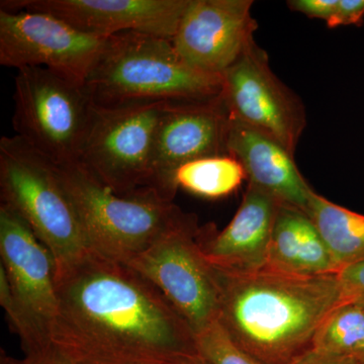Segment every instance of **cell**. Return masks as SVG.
I'll use <instances>...</instances> for the list:
<instances>
[{
    "label": "cell",
    "instance_id": "1",
    "mask_svg": "<svg viewBox=\"0 0 364 364\" xmlns=\"http://www.w3.org/2000/svg\"><path fill=\"white\" fill-rule=\"evenodd\" d=\"M52 364H184L200 355L186 321L147 277L88 249L55 272Z\"/></svg>",
    "mask_w": 364,
    "mask_h": 364
},
{
    "label": "cell",
    "instance_id": "2",
    "mask_svg": "<svg viewBox=\"0 0 364 364\" xmlns=\"http://www.w3.org/2000/svg\"><path fill=\"white\" fill-rule=\"evenodd\" d=\"M215 269L221 284L218 321L235 344L264 364H293L312 349L318 328L345 303L338 273Z\"/></svg>",
    "mask_w": 364,
    "mask_h": 364
},
{
    "label": "cell",
    "instance_id": "3",
    "mask_svg": "<svg viewBox=\"0 0 364 364\" xmlns=\"http://www.w3.org/2000/svg\"><path fill=\"white\" fill-rule=\"evenodd\" d=\"M222 75L203 73L179 56L173 43L148 33L109 37L85 88L91 102H202L220 97Z\"/></svg>",
    "mask_w": 364,
    "mask_h": 364
},
{
    "label": "cell",
    "instance_id": "4",
    "mask_svg": "<svg viewBox=\"0 0 364 364\" xmlns=\"http://www.w3.org/2000/svg\"><path fill=\"white\" fill-rule=\"evenodd\" d=\"M57 168L88 247L112 259L130 262L186 215L157 193L119 196L79 162Z\"/></svg>",
    "mask_w": 364,
    "mask_h": 364
},
{
    "label": "cell",
    "instance_id": "5",
    "mask_svg": "<svg viewBox=\"0 0 364 364\" xmlns=\"http://www.w3.org/2000/svg\"><path fill=\"white\" fill-rule=\"evenodd\" d=\"M0 196L52 254L55 272L90 249L57 165L16 135L0 139Z\"/></svg>",
    "mask_w": 364,
    "mask_h": 364
},
{
    "label": "cell",
    "instance_id": "6",
    "mask_svg": "<svg viewBox=\"0 0 364 364\" xmlns=\"http://www.w3.org/2000/svg\"><path fill=\"white\" fill-rule=\"evenodd\" d=\"M0 304L25 358L40 359L58 308L52 254L23 219L0 205Z\"/></svg>",
    "mask_w": 364,
    "mask_h": 364
},
{
    "label": "cell",
    "instance_id": "7",
    "mask_svg": "<svg viewBox=\"0 0 364 364\" xmlns=\"http://www.w3.org/2000/svg\"><path fill=\"white\" fill-rule=\"evenodd\" d=\"M167 104H92L78 162L119 196L159 195L153 186L152 154Z\"/></svg>",
    "mask_w": 364,
    "mask_h": 364
},
{
    "label": "cell",
    "instance_id": "8",
    "mask_svg": "<svg viewBox=\"0 0 364 364\" xmlns=\"http://www.w3.org/2000/svg\"><path fill=\"white\" fill-rule=\"evenodd\" d=\"M14 100L16 136L54 164L79 161L92 107L82 85L26 67L16 70Z\"/></svg>",
    "mask_w": 364,
    "mask_h": 364
},
{
    "label": "cell",
    "instance_id": "9",
    "mask_svg": "<svg viewBox=\"0 0 364 364\" xmlns=\"http://www.w3.org/2000/svg\"><path fill=\"white\" fill-rule=\"evenodd\" d=\"M200 228L186 214L147 250L127 264L152 282L200 334L219 318L221 284L200 246Z\"/></svg>",
    "mask_w": 364,
    "mask_h": 364
},
{
    "label": "cell",
    "instance_id": "10",
    "mask_svg": "<svg viewBox=\"0 0 364 364\" xmlns=\"http://www.w3.org/2000/svg\"><path fill=\"white\" fill-rule=\"evenodd\" d=\"M107 39L51 14L0 9V64L16 70L43 67L83 86Z\"/></svg>",
    "mask_w": 364,
    "mask_h": 364
},
{
    "label": "cell",
    "instance_id": "11",
    "mask_svg": "<svg viewBox=\"0 0 364 364\" xmlns=\"http://www.w3.org/2000/svg\"><path fill=\"white\" fill-rule=\"evenodd\" d=\"M223 102L230 117L248 124L296 154L306 126L305 105L270 68L257 43L222 74Z\"/></svg>",
    "mask_w": 364,
    "mask_h": 364
},
{
    "label": "cell",
    "instance_id": "12",
    "mask_svg": "<svg viewBox=\"0 0 364 364\" xmlns=\"http://www.w3.org/2000/svg\"><path fill=\"white\" fill-rule=\"evenodd\" d=\"M230 117L221 95L202 102H168L155 136L152 177L155 191L174 202V174L186 163L230 155Z\"/></svg>",
    "mask_w": 364,
    "mask_h": 364
},
{
    "label": "cell",
    "instance_id": "13",
    "mask_svg": "<svg viewBox=\"0 0 364 364\" xmlns=\"http://www.w3.org/2000/svg\"><path fill=\"white\" fill-rule=\"evenodd\" d=\"M252 0H191L172 38L179 56L203 73L222 75L255 42Z\"/></svg>",
    "mask_w": 364,
    "mask_h": 364
},
{
    "label": "cell",
    "instance_id": "14",
    "mask_svg": "<svg viewBox=\"0 0 364 364\" xmlns=\"http://www.w3.org/2000/svg\"><path fill=\"white\" fill-rule=\"evenodd\" d=\"M191 0H4L1 9L51 14L82 32L107 38L126 32L172 40Z\"/></svg>",
    "mask_w": 364,
    "mask_h": 364
},
{
    "label": "cell",
    "instance_id": "15",
    "mask_svg": "<svg viewBox=\"0 0 364 364\" xmlns=\"http://www.w3.org/2000/svg\"><path fill=\"white\" fill-rule=\"evenodd\" d=\"M280 203L248 183L240 207L223 231L200 229L198 239L208 262L224 272H249L265 268Z\"/></svg>",
    "mask_w": 364,
    "mask_h": 364
},
{
    "label": "cell",
    "instance_id": "16",
    "mask_svg": "<svg viewBox=\"0 0 364 364\" xmlns=\"http://www.w3.org/2000/svg\"><path fill=\"white\" fill-rule=\"evenodd\" d=\"M228 151L241 163L249 184L306 213L313 188L282 144L231 117Z\"/></svg>",
    "mask_w": 364,
    "mask_h": 364
},
{
    "label": "cell",
    "instance_id": "17",
    "mask_svg": "<svg viewBox=\"0 0 364 364\" xmlns=\"http://www.w3.org/2000/svg\"><path fill=\"white\" fill-rule=\"evenodd\" d=\"M265 268L312 277L338 273L311 218L284 203L277 210Z\"/></svg>",
    "mask_w": 364,
    "mask_h": 364
},
{
    "label": "cell",
    "instance_id": "18",
    "mask_svg": "<svg viewBox=\"0 0 364 364\" xmlns=\"http://www.w3.org/2000/svg\"><path fill=\"white\" fill-rule=\"evenodd\" d=\"M306 214L317 228L338 273L364 261V215L330 202L316 191Z\"/></svg>",
    "mask_w": 364,
    "mask_h": 364
},
{
    "label": "cell",
    "instance_id": "19",
    "mask_svg": "<svg viewBox=\"0 0 364 364\" xmlns=\"http://www.w3.org/2000/svg\"><path fill=\"white\" fill-rule=\"evenodd\" d=\"M244 181H247L245 170L232 155L195 160L182 165L174 174L177 188L207 200L232 195Z\"/></svg>",
    "mask_w": 364,
    "mask_h": 364
},
{
    "label": "cell",
    "instance_id": "20",
    "mask_svg": "<svg viewBox=\"0 0 364 364\" xmlns=\"http://www.w3.org/2000/svg\"><path fill=\"white\" fill-rule=\"evenodd\" d=\"M363 342L364 306L342 303L318 328L312 348L355 358Z\"/></svg>",
    "mask_w": 364,
    "mask_h": 364
},
{
    "label": "cell",
    "instance_id": "21",
    "mask_svg": "<svg viewBox=\"0 0 364 364\" xmlns=\"http://www.w3.org/2000/svg\"><path fill=\"white\" fill-rule=\"evenodd\" d=\"M196 349L207 364H264L234 343L219 321L196 335Z\"/></svg>",
    "mask_w": 364,
    "mask_h": 364
},
{
    "label": "cell",
    "instance_id": "22",
    "mask_svg": "<svg viewBox=\"0 0 364 364\" xmlns=\"http://www.w3.org/2000/svg\"><path fill=\"white\" fill-rule=\"evenodd\" d=\"M338 279L345 303L364 306V261L342 269Z\"/></svg>",
    "mask_w": 364,
    "mask_h": 364
},
{
    "label": "cell",
    "instance_id": "23",
    "mask_svg": "<svg viewBox=\"0 0 364 364\" xmlns=\"http://www.w3.org/2000/svg\"><path fill=\"white\" fill-rule=\"evenodd\" d=\"M287 4L291 11L308 18H320L328 25L336 11L338 0H289Z\"/></svg>",
    "mask_w": 364,
    "mask_h": 364
},
{
    "label": "cell",
    "instance_id": "24",
    "mask_svg": "<svg viewBox=\"0 0 364 364\" xmlns=\"http://www.w3.org/2000/svg\"><path fill=\"white\" fill-rule=\"evenodd\" d=\"M364 0H338L336 11L328 23L330 28L340 26H358L363 23Z\"/></svg>",
    "mask_w": 364,
    "mask_h": 364
},
{
    "label": "cell",
    "instance_id": "25",
    "mask_svg": "<svg viewBox=\"0 0 364 364\" xmlns=\"http://www.w3.org/2000/svg\"><path fill=\"white\" fill-rule=\"evenodd\" d=\"M293 364H361L354 356L337 355L310 349L299 356Z\"/></svg>",
    "mask_w": 364,
    "mask_h": 364
},
{
    "label": "cell",
    "instance_id": "26",
    "mask_svg": "<svg viewBox=\"0 0 364 364\" xmlns=\"http://www.w3.org/2000/svg\"><path fill=\"white\" fill-rule=\"evenodd\" d=\"M1 364H52V363H38V361L31 360V359H28L26 358H23V359H14V358H9V356H2Z\"/></svg>",
    "mask_w": 364,
    "mask_h": 364
},
{
    "label": "cell",
    "instance_id": "27",
    "mask_svg": "<svg viewBox=\"0 0 364 364\" xmlns=\"http://www.w3.org/2000/svg\"><path fill=\"white\" fill-rule=\"evenodd\" d=\"M184 364H207L205 361L203 360L202 356L198 355L196 358H191V360H188V363Z\"/></svg>",
    "mask_w": 364,
    "mask_h": 364
},
{
    "label": "cell",
    "instance_id": "28",
    "mask_svg": "<svg viewBox=\"0 0 364 364\" xmlns=\"http://www.w3.org/2000/svg\"><path fill=\"white\" fill-rule=\"evenodd\" d=\"M355 358H358L359 363L364 364V342L363 344L361 345L360 349H359L358 354H356Z\"/></svg>",
    "mask_w": 364,
    "mask_h": 364
}]
</instances>
